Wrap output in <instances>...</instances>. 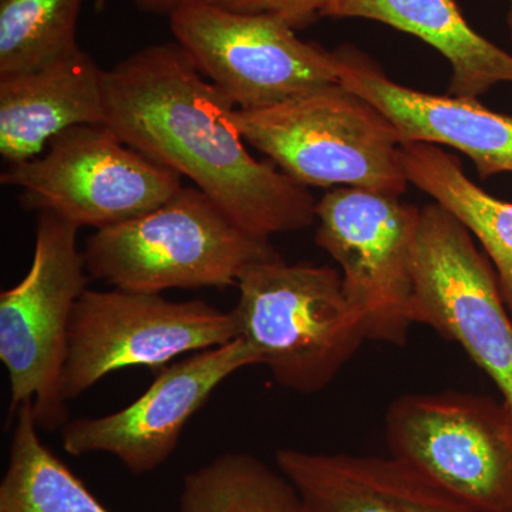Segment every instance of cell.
Instances as JSON below:
<instances>
[{"label":"cell","instance_id":"obj_24","mask_svg":"<svg viewBox=\"0 0 512 512\" xmlns=\"http://www.w3.org/2000/svg\"><path fill=\"white\" fill-rule=\"evenodd\" d=\"M107 0H96V10L97 12H100V10H103L106 8Z\"/></svg>","mask_w":512,"mask_h":512},{"label":"cell","instance_id":"obj_12","mask_svg":"<svg viewBox=\"0 0 512 512\" xmlns=\"http://www.w3.org/2000/svg\"><path fill=\"white\" fill-rule=\"evenodd\" d=\"M261 365L254 348L238 338L191 353L163 367L146 393L119 412L67 421L60 429L66 453L110 454L141 476L163 466L181 434L222 382L248 366Z\"/></svg>","mask_w":512,"mask_h":512},{"label":"cell","instance_id":"obj_6","mask_svg":"<svg viewBox=\"0 0 512 512\" xmlns=\"http://www.w3.org/2000/svg\"><path fill=\"white\" fill-rule=\"evenodd\" d=\"M390 456L477 512H512V409L480 394H404L386 413Z\"/></svg>","mask_w":512,"mask_h":512},{"label":"cell","instance_id":"obj_3","mask_svg":"<svg viewBox=\"0 0 512 512\" xmlns=\"http://www.w3.org/2000/svg\"><path fill=\"white\" fill-rule=\"evenodd\" d=\"M237 288L238 338L285 389H325L366 340L342 274L330 266L288 264L279 255L249 265Z\"/></svg>","mask_w":512,"mask_h":512},{"label":"cell","instance_id":"obj_1","mask_svg":"<svg viewBox=\"0 0 512 512\" xmlns=\"http://www.w3.org/2000/svg\"><path fill=\"white\" fill-rule=\"evenodd\" d=\"M106 126L144 156L188 177L256 238L301 231L315 198L274 163L258 161L235 126V106L177 42L138 50L104 74Z\"/></svg>","mask_w":512,"mask_h":512},{"label":"cell","instance_id":"obj_19","mask_svg":"<svg viewBox=\"0 0 512 512\" xmlns=\"http://www.w3.org/2000/svg\"><path fill=\"white\" fill-rule=\"evenodd\" d=\"M181 512H308L291 481L251 454L228 453L184 478Z\"/></svg>","mask_w":512,"mask_h":512},{"label":"cell","instance_id":"obj_11","mask_svg":"<svg viewBox=\"0 0 512 512\" xmlns=\"http://www.w3.org/2000/svg\"><path fill=\"white\" fill-rule=\"evenodd\" d=\"M413 323L454 340L512 409V318L490 259L437 202L421 208L413 255Z\"/></svg>","mask_w":512,"mask_h":512},{"label":"cell","instance_id":"obj_10","mask_svg":"<svg viewBox=\"0 0 512 512\" xmlns=\"http://www.w3.org/2000/svg\"><path fill=\"white\" fill-rule=\"evenodd\" d=\"M168 19L175 42L235 109H265L340 83L336 50L303 42L272 16L190 0Z\"/></svg>","mask_w":512,"mask_h":512},{"label":"cell","instance_id":"obj_22","mask_svg":"<svg viewBox=\"0 0 512 512\" xmlns=\"http://www.w3.org/2000/svg\"><path fill=\"white\" fill-rule=\"evenodd\" d=\"M185 2H190V0H133L134 5L141 12L165 16H170L175 9L180 8Z\"/></svg>","mask_w":512,"mask_h":512},{"label":"cell","instance_id":"obj_5","mask_svg":"<svg viewBox=\"0 0 512 512\" xmlns=\"http://www.w3.org/2000/svg\"><path fill=\"white\" fill-rule=\"evenodd\" d=\"M79 229L39 212L32 266L19 284L0 293V360L9 376L10 412L32 406L43 431L69 421L62 377L70 320L90 279Z\"/></svg>","mask_w":512,"mask_h":512},{"label":"cell","instance_id":"obj_2","mask_svg":"<svg viewBox=\"0 0 512 512\" xmlns=\"http://www.w3.org/2000/svg\"><path fill=\"white\" fill-rule=\"evenodd\" d=\"M83 254L90 278L146 293L237 288L249 265L279 256L191 187L147 214L96 229Z\"/></svg>","mask_w":512,"mask_h":512},{"label":"cell","instance_id":"obj_4","mask_svg":"<svg viewBox=\"0 0 512 512\" xmlns=\"http://www.w3.org/2000/svg\"><path fill=\"white\" fill-rule=\"evenodd\" d=\"M244 138L296 183L400 195L409 185L392 121L343 84L232 113Z\"/></svg>","mask_w":512,"mask_h":512},{"label":"cell","instance_id":"obj_14","mask_svg":"<svg viewBox=\"0 0 512 512\" xmlns=\"http://www.w3.org/2000/svg\"><path fill=\"white\" fill-rule=\"evenodd\" d=\"M275 461L308 512H477L392 456L281 448Z\"/></svg>","mask_w":512,"mask_h":512},{"label":"cell","instance_id":"obj_13","mask_svg":"<svg viewBox=\"0 0 512 512\" xmlns=\"http://www.w3.org/2000/svg\"><path fill=\"white\" fill-rule=\"evenodd\" d=\"M336 52L340 84L392 121L403 144L456 148L473 161L483 180L512 173V116L487 109L477 99L437 96L402 86L353 46Z\"/></svg>","mask_w":512,"mask_h":512},{"label":"cell","instance_id":"obj_23","mask_svg":"<svg viewBox=\"0 0 512 512\" xmlns=\"http://www.w3.org/2000/svg\"><path fill=\"white\" fill-rule=\"evenodd\" d=\"M507 26L512 39V0H508Z\"/></svg>","mask_w":512,"mask_h":512},{"label":"cell","instance_id":"obj_9","mask_svg":"<svg viewBox=\"0 0 512 512\" xmlns=\"http://www.w3.org/2000/svg\"><path fill=\"white\" fill-rule=\"evenodd\" d=\"M235 339L238 328L232 312H222L210 303L171 302L161 293L87 288L70 320L64 400L77 399L117 370H161L175 357Z\"/></svg>","mask_w":512,"mask_h":512},{"label":"cell","instance_id":"obj_7","mask_svg":"<svg viewBox=\"0 0 512 512\" xmlns=\"http://www.w3.org/2000/svg\"><path fill=\"white\" fill-rule=\"evenodd\" d=\"M47 153L8 165L0 183L22 190L28 210L76 227H111L156 210L183 188L180 174L121 141L106 124L63 131Z\"/></svg>","mask_w":512,"mask_h":512},{"label":"cell","instance_id":"obj_21","mask_svg":"<svg viewBox=\"0 0 512 512\" xmlns=\"http://www.w3.org/2000/svg\"><path fill=\"white\" fill-rule=\"evenodd\" d=\"M241 15H266L285 22L293 29H303L322 18L332 0H198Z\"/></svg>","mask_w":512,"mask_h":512},{"label":"cell","instance_id":"obj_15","mask_svg":"<svg viewBox=\"0 0 512 512\" xmlns=\"http://www.w3.org/2000/svg\"><path fill=\"white\" fill-rule=\"evenodd\" d=\"M104 74L80 47L32 72L0 77L3 160L25 163L69 128L106 124Z\"/></svg>","mask_w":512,"mask_h":512},{"label":"cell","instance_id":"obj_16","mask_svg":"<svg viewBox=\"0 0 512 512\" xmlns=\"http://www.w3.org/2000/svg\"><path fill=\"white\" fill-rule=\"evenodd\" d=\"M322 18L375 20L423 40L450 63V96L512 83V55L471 28L456 0H332Z\"/></svg>","mask_w":512,"mask_h":512},{"label":"cell","instance_id":"obj_18","mask_svg":"<svg viewBox=\"0 0 512 512\" xmlns=\"http://www.w3.org/2000/svg\"><path fill=\"white\" fill-rule=\"evenodd\" d=\"M15 417L0 512H111L40 440L32 406H20Z\"/></svg>","mask_w":512,"mask_h":512},{"label":"cell","instance_id":"obj_20","mask_svg":"<svg viewBox=\"0 0 512 512\" xmlns=\"http://www.w3.org/2000/svg\"><path fill=\"white\" fill-rule=\"evenodd\" d=\"M83 0H0V77L28 73L80 49Z\"/></svg>","mask_w":512,"mask_h":512},{"label":"cell","instance_id":"obj_17","mask_svg":"<svg viewBox=\"0 0 512 512\" xmlns=\"http://www.w3.org/2000/svg\"><path fill=\"white\" fill-rule=\"evenodd\" d=\"M402 160L409 183L451 212L480 242L512 318V202L488 194L467 177L456 157L434 144H403Z\"/></svg>","mask_w":512,"mask_h":512},{"label":"cell","instance_id":"obj_8","mask_svg":"<svg viewBox=\"0 0 512 512\" xmlns=\"http://www.w3.org/2000/svg\"><path fill=\"white\" fill-rule=\"evenodd\" d=\"M420 214L397 195L362 188H336L316 204V244L340 265L366 340L394 346L409 340Z\"/></svg>","mask_w":512,"mask_h":512}]
</instances>
